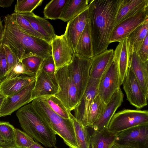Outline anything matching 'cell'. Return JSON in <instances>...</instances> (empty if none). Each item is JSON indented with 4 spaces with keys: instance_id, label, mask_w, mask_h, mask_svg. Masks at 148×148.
<instances>
[{
    "instance_id": "6da1fadb",
    "label": "cell",
    "mask_w": 148,
    "mask_h": 148,
    "mask_svg": "<svg viewBox=\"0 0 148 148\" xmlns=\"http://www.w3.org/2000/svg\"><path fill=\"white\" fill-rule=\"evenodd\" d=\"M123 0H92L88 16L94 56L105 51L110 44L115 18Z\"/></svg>"
},
{
    "instance_id": "7a4b0ae2",
    "label": "cell",
    "mask_w": 148,
    "mask_h": 148,
    "mask_svg": "<svg viewBox=\"0 0 148 148\" xmlns=\"http://www.w3.org/2000/svg\"><path fill=\"white\" fill-rule=\"evenodd\" d=\"M4 23L2 44L8 45L19 62L31 56L44 59L52 55L51 44L24 32L11 14L5 16Z\"/></svg>"
},
{
    "instance_id": "3957f363",
    "label": "cell",
    "mask_w": 148,
    "mask_h": 148,
    "mask_svg": "<svg viewBox=\"0 0 148 148\" xmlns=\"http://www.w3.org/2000/svg\"><path fill=\"white\" fill-rule=\"evenodd\" d=\"M24 132L46 147L56 146V134L41 117L31 103L19 109L16 113Z\"/></svg>"
},
{
    "instance_id": "277c9868",
    "label": "cell",
    "mask_w": 148,
    "mask_h": 148,
    "mask_svg": "<svg viewBox=\"0 0 148 148\" xmlns=\"http://www.w3.org/2000/svg\"><path fill=\"white\" fill-rule=\"evenodd\" d=\"M31 104L37 112L69 148H77L72 121L55 113L42 97L33 100Z\"/></svg>"
},
{
    "instance_id": "5b68a950",
    "label": "cell",
    "mask_w": 148,
    "mask_h": 148,
    "mask_svg": "<svg viewBox=\"0 0 148 148\" xmlns=\"http://www.w3.org/2000/svg\"><path fill=\"white\" fill-rule=\"evenodd\" d=\"M55 74L58 90L54 95L70 111L75 109L79 102L77 88L73 80L68 65L56 70Z\"/></svg>"
},
{
    "instance_id": "8992f818",
    "label": "cell",
    "mask_w": 148,
    "mask_h": 148,
    "mask_svg": "<svg viewBox=\"0 0 148 148\" xmlns=\"http://www.w3.org/2000/svg\"><path fill=\"white\" fill-rule=\"evenodd\" d=\"M146 124H148L147 110L127 109L114 114L108 129L118 133L136 126Z\"/></svg>"
},
{
    "instance_id": "52a82bcc",
    "label": "cell",
    "mask_w": 148,
    "mask_h": 148,
    "mask_svg": "<svg viewBox=\"0 0 148 148\" xmlns=\"http://www.w3.org/2000/svg\"><path fill=\"white\" fill-rule=\"evenodd\" d=\"M91 64V58L73 53L72 60L68 64L73 81L77 90L79 102L85 92L90 78Z\"/></svg>"
},
{
    "instance_id": "ba28073f",
    "label": "cell",
    "mask_w": 148,
    "mask_h": 148,
    "mask_svg": "<svg viewBox=\"0 0 148 148\" xmlns=\"http://www.w3.org/2000/svg\"><path fill=\"white\" fill-rule=\"evenodd\" d=\"M115 144L134 148H148V124L136 126L117 133Z\"/></svg>"
},
{
    "instance_id": "9c48e42d",
    "label": "cell",
    "mask_w": 148,
    "mask_h": 148,
    "mask_svg": "<svg viewBox=\"0 0 148 148\" xmlns=\"http://www.w3.org/2000/svg\"><path fill=\"white\" fill-rule=\"evenodd\" d=\"M100 79L90 78L85 92L79 103L73 110L74 116L84 127H88L90 110L92 103L98 95Z\"/></svg>"
},
{
    "instance_id": "30bf717a",
    "label": "cell",
    "mask_w": 148,
    "mask_h": 148,
    "mask_svg": "<svg viewBox=\"0 0 148 148\" xmlns=\"http://www.w3.org/2000/svg\"><path fill=\"white\" fill-rule=\"evenodd\" d=\"M119 88L118 70L116 64L113 60L100 79L98 95L106 104Z\"/></svg>"
},
{
    "instance_id": "8fae6325",
    "label": "cell",
    "mask_w": 148,
    "mask_h": 148,
    "mask_svg": "<svg viewBox=\"0 0 148 148\" xmlns=\"http://www.w3.org/2000/svg\"><path fill=\"white\" fill-rule=\"evenodd\" d=\"M35 77L31 96L32 101L42 97L55 95L58 92V86L55 74L47 73L40 68Z\"/></svg>"
},
{
    "instance_id": "7c38bea8",
    "label": "cell",
    "mask_w": 148,
    "mask_h": 148,
    "mask_svg": "<svg viewBox=\"0 0 148 148\" xmlns=\"http://www.w3.org/2000/svg\"><path fill=\"white\" fill-rule=\"evenodd\" d=\"M35 81L16 93L5 98L0 109V117L10 115L15 111L32 101L31 96Z\"/></svg>"
},
{
    "instance_id": "4fadbf2b",
    "label": "cell",
    "mask_w": 148,
    "mask_h": 148,
    "mask_svg": "<svg viewBox=\"0 0 148 148\" xmlns=\"http://www.w3.org/2000/svg\"><path fill=\"white\" fill-rule=\"evenodd\" d=\"M123 84L127 99L131 104L138 109H141L147 105L148 98L129 67Z\"/></svg>"
},
{
    "instance_id": "5bb4252c",
    "label": "cell",
    "mask_w": 148,
    "mask_h": 148,
    "mask_svg": "<svg viewBox=\"0 0 148 148\" xmlns=\"http://www.w3.org/2000/svg\"><path fill=\"white\" fill-rule=\"evenodd\" d=\"M148 20V7L132 17L121 22L115 27L110 37V43L119 42L128 36L138 27Z\"/></svg>"
},
{
    "instance_id": "9a60e30c",
    "label": "cell",
    "mask_w": 148,
    "mask_h": 148,
    "mask_svg": "<svg viewBox=\"0 0 148 148\" xmlns=\"http://www.w3.org/2000/svg\"><path fill=\"white\" fill-rule=\"evenodd\" d=\"M51 45L55 71L69 64L72 60L73 53L64 34L57 35Z\"/></svg>"
},
{
    "instance_id": "2e32d148",
    "label": "cell",
    "mask_w": 148,
    "mask_h": 148,
    "mask_svg": "<svg viewBox=\"0 0 148 148\" xmlns=\"http://www.w3.org/2000/svg\"><path fill=\"white\" fill-rule=\"evenodd\" d=\"M88 9V5L82 12L67 22L64 34L73 53H75L79 39L89 21Z\"/></svg>"
},
{
    "instance_id": "e0dca14e",
    "label": "cell",
    "mask_w": 148,
    "mask_h": 148,
    "mask_svg": "<svg viewBox=\"0 0 148 148\" xmlns=\"http://www.w3.org/2000/svg\"><path fill=\"white\" fill-rule=\"evenodd\" d=\"M124 94L120 88L114 93L106 104L105 110L101 117L90 127L93 131L108 128L110 122L117 109L123 101Z\"/></svg>"
},
{
    "instance_id": "ac0fdd59",
    "label": "cell",
    "mask_w": 148,
    "mask_h": 148,
    "mask_svg": "<svg viewBox=\"0 0 148 148\" xmlns=\"http://www.w3.org/2000/svg\"><path fill=\"white\" fill-rule=\"evenodd\" d=\"M130 56L129 51L127 38L119 42L114 51L113 60L116 63L119 74V85L123 84L129 68Z\"/></svg>"
},
{
    "instance_id": "d6986e66",
    "label": "cell",
    "mask_w": 148,
    "mask_h": 148,
    "mask_svg": "<svg viewBox=\"0 0 148 148\" xmlns=\"http://www.w3.org/2000/svg\"><path fill=\"white\" fill-rule=\"evenodd\" d=\"M148 7V0H123L114 21V27Z\"/></svg>"
},
{
    "instance_id": "ffe728a7",
    "label": "cell",
    "mask_w": 148,
    "mask_h": 148,
    "mask_svg": "<svg viewBox=\"0 0 148 148\" xmlns=\"http://www.w3.org/2000/svg\"><path fill=\"white\" fill-rule=\"evenodd\" d=\"M29 23L33 28L42 36L45 40L51 44L57 36L51 24L45 18L38 16L32 12L29 13H19Z\"/></svg>"
},
{
    "instance_id": "44dd1931",
    "label": "cell",
    "mask_w": 148,
    "mask_h": 148,
    "mask_svg": "<svg viewBox=\"0 0 148 148\" xmlns=\"http://www.w3.org/2000/svg\"><path fill=\"white\" fill-rule=\"evenodd\" d=\"M129 67L148 98V61H142L136 52H133L130 57Z\"/></svg>"
},
{
    "instance_id": "7402d4cb",
    "label": "cell",
    "mask_w": 148,
    "mask_h": 148,
    "mask_svg": "<svg viewBox=\"0 0 148 148\" xmlns=\"http://www.w3.org/2000/svg\"><path fill=\"white\" fill-rule=\"evenodd\" d=\"M35 80V76L25 75L10 79L5 78L0 82V93L5 97L11 96Z\"/></svg>"
},
{
    "instance_id": "603a6c76",
    "label": "cell",
    "mask_w": 148,
    "mask_h": 148,
    "mask_svg": "<svg viewBox=\"0 0 148 148\" xmlns=\"http://www.w3.org/2000/svg\"><path fill=\"white\" fill-rule=\"evenodd\" d=\"M114 51L113 49L107 50L91 58L90 69V78L100 79L113 61Z\"/></svg>"
},
{
    "instance_id": "cb8c5ba5",
    "label": "cell",
    "mask_w": 148,
    "mask_h": 148,
    "mask_svg": "<svg viewBox=\"0 0 148 148\" xmlns=\"http://www.w3.org/2000/svg\"><path fill=\"white\" fill-rule=\"evenodd\" d=\"M117 133L106 128L90 135V148H112L115 143Z\"/></svg>"
},
{
    "instance_id": "d4e9b609",
    "label": "cell",
    "mask_w": 148,
    "mask_h": 148,
    "mask_svg": "<svg viewBox=\"0 0 148 148\" xmlns=\"http://www.w3.org/2000/svg\"><path fill=\"white\" fill-rule=\"evenodd\" d=\"M75 53L89 58H92L94 56L89 21L86 25L79 39Z\"/></svg>"
},
{
    "instance_id": "484cf974",
    "label": "cell",
    "mask_w": 148,
    "mask_h": 148,
    "mask_svg": "<svg viewBox=\"0 0 148 148\" xmlns=\"http://www.w3.org/2000/svg\"><path fill=\"white\" fill-rule=\"evenodd\" d=\"M148 32V20L138 27L127 37L130 56L133 52H137L140 49Z\"/></svg>"
},
{
    "instance_id": "4316f807",
    "label": "cell",
    "mask_w": 148,
    "mask_h": 148,
    "mask_svg": "<svg viewBox=\"0 0 148 148\" xmlns=\"http://www.w3.org/2000/svg\"><path fill=\"white\" fill-rule=\"evenodd\" d=\"M90 0H68L59 19L67 22L82 12L88 5Z\"/></svg>"
},
{
    "instance_id": "83f0119b",
    "label": "cell",
    "mask_w": 148,
    "mask_h": 148,
    "mask_svg": "<svg viewBox=\"0 0 148 148\" xmlns=\"http://www.w3.org/2000/svg\"><path fill=\"white\" fill-rule=\"evenodd\" d=\"M71 112H69V114L73 125L77 148H90V135L88 127L79 122Z\"/></svg>"
},
{
    "instance_id": "f1b7e54d",
    "label": "cell",
    "mask_w": 148,
    "mask_h": 148,
    "mask_svg": "<svg viewBox=\"0 0 148 148\" xmlns=\"http://www.w3.org/2000/svg\"><path fill=\"white\" fill-rule=\"evenodd\" d=\"M68 0H52L45 7L43 14L45 17L51 20L59 19L63 10Z\"/></svg>"
},
{
    "instance_id": "f546056e",
    "label": "cell",
    "mask_w": 148,
    "mask_h": 148,
    "mask_svg": "<svg viewBox=\"0 0 148 148\" xmlns=\"http://www.w3.org/2000/svg\"><path fill=\"white\" fill-rule=\"evenodd\" d=\"M106 105L98 95L95 97L90 107L88 127H90L101 117L105 110Z\"/></svg>"
},
{
    "instance_id": "4dcf8cb0",
    "label": "cell",
    "mask_w": 148,
    "mask_h": 148,
    "mask_svg": "<svg viewBox=\"0 0 148 148\" xmlns=\"http://www.w3.org/2000/svg\"><path fill=\"white\" fill-rule=\"evenodd\" d=\"M42 97L55 113L63 118L67 119H70L69 112L71 111L56 96L54 95Z\"/></svg>"
},
{
    "instance_id": "1f68e13d",
    "label": "cell",
    "mask_w": 148,
    "mask_h": 148,
    "mask_svg": "<svg viewBox=\"0 0 148 148\" xmlns=\"http://www.w3.org/2000/svg\"><path fill=\"white\" fill-rule=\"evenodd\" d=\"M42 0H18L14 6V12L29 13L42 3Z\"/></svg>"
},
{
    "instance_id": "d6a6232c",
    "label": "cell",
    "mask_w": 148,
    "mask_h": 148,
    "mask_svg": "<svg viewBox=\"0 0 148 148\" xmlns=\"http://www.w3.org/2000/svg\"><path fill=\"white\" fill-rule=\"evenodd\" d=\"M15 131V128L9 122L0 121V136L6 143L16 145Z\"/></svg>"
},
{
    "instance_id": "836d02e7",
    "label": "cell",
    "mask_w": 148,
    "mask_h": 148,
    "mask_svg": "<svg viewBox=\"0 0 148 148\" xmlns=\"http://www.w3.org/2000/svg\"><path fill=\"white\" fill-rule=\"evenodd\" d=\"M44 59L40 57L31 56L23 59L21 62L29 71L35 76Z\"/></svg>"
},
{
    "instance_id": "e575fe53",
    "label": "cell",
    "mask_w": 148,
    "mask_h": 148,
    "mask_svg": "<svg viewBox=\"0 0 148 148\" xmlns=\"http://www.w3.org/2000/svg\"><path fill=\"white\" fill-rule=\"evenodd\" d=\"M11 14L24 32L29 34L45 40L42 36L33 28L29 22L22 15L16 12H14Z\"/></svg>"
},
{
    "instance_id": "d590c367",
    "label": "cell",
    "mask_w": 148,
    "mask_h": 148,
    "mask_svg": "<svg viewBox=\"0 0 148 148\" xmlns=\"http://www.w3.org/2000/svg\"><path fill=\"white\" fill-rule=\"evenodd\" d=\"M15 141L17 146L22 148H29L34 142L28 135L17 128H15Z\"/></svg>"
},
{
    "instance_id": "8d00e7d4",
    "label": "cell",
    "mask_w": 148,
    "mask_h": 148,
    "mask_svg": "<svg viewBox=\"0 0 148 148\" xmlns=\"http://www.w3.org/2000/svg\"><path fill=\"white\" fill-rule=\"evenodd\" d=\"M22 75L30 77L35 76L34 75L29 71L20 62L12 69L5 78L10 79Z\"/></svg>"
},
{
    "instance_id": "74e56055",
    "label": "cell",
    "mask_w": 148,
    "mask_h": 148,
    "mask_svg": "<svg viewBox=\"0 0 148 148\" xmlns=\"http://www.w3.org/2000/svg\"><path fill=\"white\" fill-rule=\"evenodd\" d=\"M2 45L5 52L8 64V75L12 69L20 62L15 55L8 45L5 44Z\"/></svg>"
},
{
    "instance_id": "f35d334b",
    "label": "cell",
    "mask_w": 148,
    "mask_h": 148,
    "mask_svg": "<svg viewBox=\"0 0 148 148\" xmlns=\"http://www.w3.org/2000/svg\"><path fill=\"white\" fill-rule=\"evenodd\" d=\"M8 71L5 52L3 45L1 44L0 46V82L6 77Z\"/></svg>"
},
{
    "instance_id": "ab89813d",
    "label": "cell",
    "mask_w": 148,
    "mask_h": 148,
    "mask_svg": "<svg viewBox=\"0 0 148 148\" xmlns=\"http://www.w3.org/2000/svg\"><path fill=\"white\" fill-rule=\"evenodd\" d=\"M40 68L45 72L50 74H55V64L51 55L44 58L40 65Z\"/></svg>"
},
{
    "instance_id": "60d3db41",
    "label": "cell",
    "mask_w": 148,
    "mask_h": 148,
    "mask_svg": "<svg viewBox=\"0 0 148 148\" xmlns=\"http://www.w3.org/2000/svg\"><path fill=\"white\" fill-rule=\"evenodd\" d=\"M141 60L145 62L148 60V34L145 37L140 49L136 52Z\"/></svg>"
},
{
    "instance_id": "b9f144b4",
    "label": "cell",
    "mask_w": 148,
    "mask_h": 148,
    "mask_svg": "<svg viewBox=\"0 0 148 148\" xmlns=\"http://www.w3.org/2000/svg\"><path fill=\"white\" fill-rule=\"evenodd\" d=\"M14 1V0H0V7L3 8L9 7Z\"/></svg>"
},
{
    "instance_id": "7bdbcfd3",
    "label": "cell",
    "mask_w": 148,
    "mask_h": 148,
    "mask_svg": "<svg viewBox=\"0 0 148 148\" xmlns=\"http://www.w3.org/2000/svg\"><path fill=\"white\" fill-rule=\"evenodd\" d=\"M0 148H22L17 146L15 145H12L6 143L3 145H0Z\"/></svg>"
},
{
    "instance_id": "ee69618b",
    "label": "cell",
    "mask_w": 148,
    "mask_h": 148,
    "mask_svg": "<svg viewBox=\"0 0 148 148\" xmlns=\"http://www.w3.org/2000/svg\"><path fill=\"white\" fill-rule=\"evenodd\" d=\"M2 22L1 18H0V43H1L3 30V26L2 24Z\"/></svg>"
},
{
    "instance_id": "f6af8a7d",
    "label": "cell",
    "mask_w": 148,
    "mask_h": 148,
    "mask_svg": "<svg viewBox=\"0 0 148 148\" xmlns=\"http://www.w3.org/2000/svg\"><path fill=\"white\" fill-rule=\"evenodd\" d=\"M29 148H44L41 146L37 142H34V143Z\"/></svg>"
},
{
    "instance_id": "bcb514c9",
    "label": "cell",
    "mask_w": 148,
    "mask_h": 148,
    "mask_svg": "<svg viewBox=\"0 0 148 148\" xmlns=\"http://www.w3.org/2000/svg\"><path fill=\"white\" fill-rule=\"evenodd\" d=\"M113 146L116 148H134L129 146L119 145L116 144H115Z\"/></svg>"
},
{
    "instance_id": "7dc6e473",
    "label": "cell",
    "mask_w": 148,
    "mask_h": 148,
    "mask_svg": "<svg viewBox=\"0 0 148 148\" xmlns=\"http://www.w3.org/2000/svg\"><path fill=\"white\" fill-rule=\"evenodd\" d=\"M5 97L0 93V109Z\"/></svg>"
},
{
    "instance_id": "c3c4849f",
    "label": "cell",
    "mask_w": 148,
    "mask_h": 148,
    "mask_svg": "<svg viewBox=\"0 0 148 148\" xmlns=\"http://www.w3.org/2000/svg\"><path fill=\"white\" fill-rule=\"evenodd\" d=\"M6 143L5 142L3 139L0 136V145H3L6 144Z\"/></svg>"
},
{
    "instance_id": "681fc988",
    "label": "cell",
    "mask_w": 148,
    "mask_h": 148,
    "mask_svg": "<svg viewBox=\"0 0 148 148\" xmlns=\"http://www.w3.org/2000/svg\"><path fill=\"white\" fill-rule=\"evenodd\" d=\"M54 147L55 148H58V147H56V146H55Z\"/></svg>"
},
{
    "instance_id": "f907efd6",
    "label": "cell",
    "mask_w": 148,
    "mask_h": 148,
    "mask_svg": "<svg viewBox=\"0 0 148 148\" xmlns=\"http://www.w3.org/2000/svg\"><path fill=\"white\" fill-rule=\"evenodd\" d=\"M112 148H115V147L113 146Z\"/></svg>"
},
{
    "instance_id": "816d5d0a",
    "label": "cell",
    "mask_w": 148,
    "mask_h": 148,
    "mask_svg": "<svg viewBox=\"0 0 148 148\" xmlns=\"http://www.w3.org/2000/svg\"><path fill=\"white\" fill-rule=\"evenodd\" d=\"M2 43H0V46L1 45Z\"/></svg>"
}]
</instances>
